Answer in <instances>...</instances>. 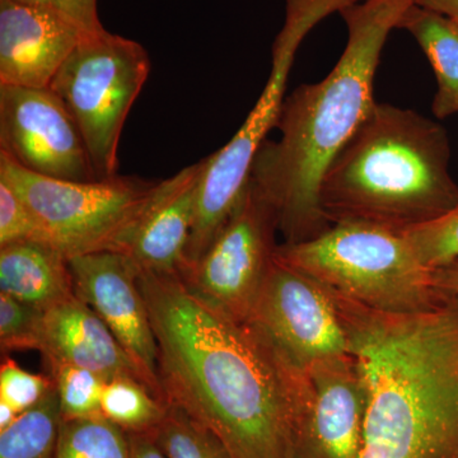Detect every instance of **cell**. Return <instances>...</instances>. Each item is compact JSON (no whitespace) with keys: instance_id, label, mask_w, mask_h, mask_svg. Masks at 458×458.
Wrapping results in <instances>:
<instances>
[{"instance_id":"2e32d148","label":"cell","mask_w":458,"mask_h":458,"mask_svg":"<svg viewBox=\"0 0 458 458\" xmlns=\"http://www.w3.org/2000/svg\"><path fill=\"white\" fill-rule=\"evenodd\" d=\"M38 352L49 367H80L106 382L129 377L140 379L148 387L146 378L110 328L77 295L45 311Z\"/></svg>"},{"instance_id":"7c38bea8","label":"cell","mask_w":458,"mask_h":458,"mask_svg":"<svg viewBox=\"0 0 458 458\" xmlns=\"http://www.w3.org/2000/svg\"><path fill=\"white\" fill-rule=\"evenodd\" d=\"M69 267L75 295L98 313L150 391L164 401L156 336L140 288V270L128 256L114 251L74 256L69 259Z\"/></svg>"},{"instance_id":"3957f363","label":"cell","mask_w":458,"mask_h":458,"mask_svg":"<svg viewBox=\"0 0 458 458\" xmlns=\"http://www.w3.org/2000/svg\"><path fill=\"white\" fill-rule=\"evenodd\" d=\"M414 0H361L340 12L348 42L327 78L302 84L284 98L276 119L278 140H265L251 179L267 198L285 243L327 232L318 203L325 171L375 106L373 87L388 35Z\"/></svg>"},{"instance_id":"f1b7e54d","label":"cell","mask_w":458,"mask_h":458,"mask_svg":"<svg viewBox=\"0 0 458 458\" xmlns=\"http://www.w3.org/2000/svg\"><path fill=\"white\" fill-rule=\"evenodd\" d=\"M131 458H167L149 433H128Z\"/></svg>"},{"instance_id":"e0dca14e","label":"cell","mask_w":458,"mask_h":458,"mask_svg":"<svg viewBox=\"0 0 458 458\" xmlns=\"http://www.w3.org/2000/svg\"><path fill=\"white\" fill-rule=\"evenodd\" d=\"M0 291L47 311L75 295L69 259L38 241L0 247Z\"/></svg>"},{"instance_id":"d6986e66","label":"cell","mask_w":458,"mask_h":458,"mask_svg":"<svg viewBox=\"0 0 458 458\" xmlns=\"http://www.w3.org/2000/svg\"><path fill=\"white\" fill-rule=\"evenodd\" d=\"M60 423L62 411L54 386L38 405L0 430V458H56Z\"/></svg>"},{"instance_id":"1f68e13d","label":"cell","mask_w":458,"mask_h":458,"mask_svg":"<svg viewBox=\"0 0 458 458\" xmlns=\"http://www.w3.org/2000/svg\"><path fill=\"white\" fill-rule=\"evenodd\" d=\"M9 2L31 5V7L53 9V11L62 12L66 16L64 0H9Z\"/></svg>"},{"instance_id":"d4e9b609","label":"cell","mask_w":458,"mask_h":458,"mask_svg":"<svg viewBox=\"0 0 458 458\" xmlns=\"http://www.w3.org/2000/svg\"><path fill=\"white\" fill-rule=\"evenodd\" d=\"M44 310L0 293V345L3 352L40 349Z\"/></svg>"},{"instance_id":"5bb4252c","label":"cell","mask_w":458,"mask_h":458,"mask_svg":"<svg viewBox=\"0 0 458 458\" xmlns=\"http://www.w3.org/2000/svg\"><path fill=\"white\" fill-rule=\"evenodd\" d=\"M86 32L62 12L0 0V87L49 89Z\"/></svg>"},{"instance_id":"603a6c76","label":"cell","mask_w":458,"mask_h":458,"mask_svg":"<svg viewBox=\"0 0 458 458\" xmlns=\"http://www.w3.org/2000/svg\"><path fill=\"white\" fill-rule=\"evenodd\" d=\"M49 369L59 396L62 419L102 414V393L106 384L104 378L89 369L68 364H57Z\"/></svg>"},{"instance_id":"44dd1931","label":"cell","mask_w":458,"mask_h":458,"mask_svg":"<svg viewBox=\"0 0 458 458\" xmlns=\"http://www.w3.org/2000/svg\"><path fill=\"white\" fill-rule=\"evenodd\" d=\"M56 458H131L129 434L102 414L62 419Z\"/></svg>"},{"instance_id":"83f0119b","label":"cell","mask_w":458,"mask_h":458,"mask_svg":"<svg viewBox=\"0 0 458 458\" xmlns=\"http://www.w3.org/2000/svg\"><path fill=\"white\" fill-rule=\"evenodd\" d=\"M66 16L82 27L84 31L93 32L104 29L99 22L98 0H64Z\"/></svg>"},{"instance_id":"4fadbf2b","label":"cell","mask_w":458,"mask_h":458,"mask_svg":"<svg viewBox=\"0 0 458 458\" xmlns=\"http://www.w3.org/2000/svg\"><path fill=\"white\" fill-rule=\"evenodd\" d=\"M304 379L297 458H360L366 391L352 355L316 361Z\"/></svg>"},{"instance_id":"cb8c5ba5","label":"cell","mask_w":458,"mask_h":458,"mask_svg":"<svg viewBox=\"0 0 458 458\" xmlns=\"http://www.w3.org/2000/svg\"><path fill=\"white\" fill-rule=\"evenodd\" d=\"M428 270L458 260V205L436 221L403 232Z\"/></svg>"},{"instance_id":"ba28073f","label":"cell","mask_w":458,"mask_h":458,"mask_svg":"<svg viewBox=\"0 0 458 458\" xmlns=\"http://www.w3.org/2000/svg\"><path fill=\"white\" fill-rule=\"evenodd\" d=\"M273 207L250 179L242 197L194 264L180 278L197 297L237 322H249L278 245Z\"/></svg>"},{"instance_id":"6da1fadb","label":"cell","mask_w":458,"mask_h":458,"mask_svg":"<svg viewBox=\"0 0 458 458\" xmlns=\"http://www.w3.org/2000/svg\"><path fill=\"white\" fill-rule=\"evenodd\" d=\"M168 405L182 409L232 458H297L306 379L249 322L205 303L179 274L140 273Z\"/></svg>"},{"instance_id":"f546056e","label":"cell","mask_w":458,"mask_h":458,"mask_svg":"<svg viewBox=\"0 0 458 458\" xmlns=\"http://www.w3.org/2000/svg\"><path fill=\"white\" fill-rule=\"evenodd\" d=\"M432 283L442 291L458 293V260L432 270Z\"/></svg>"},{"instance_id":"4316f807","label":"cell","mask_w":458,"mask_h":458,"mask_svg":"<svg viewBox=\"0 0 458 458\" xmlns=\"http://www.w3.org/2000/svg\"><path fill=\"white\" fill-rule=\"evenodd\" d=\"M54 386L53 377L35 375L21 369L14 360H5L0 367V401L18 414L38 405Z\"/></svg>"},{"instance_id":"9a60e30c","label":"cell","mask_w":458,"mask_h":458,"mask_svg":"<svg viewBox=\"0 0 458 458\" xmlns=\"http://www.w3.org/2000/svg\"><path fill=\"white\" fill-rule=\"evenodd\" d=\"M207 158L158 181L122 254L140 273L179 274L197 214Z\"/></svg>"},{"instance_id":"7a4b0ae2","label":"cell","mask_w":458,"mask_h":458,"mask_svg":"<svg viewBox=\"0 0 458 458\" xmlns=\"http://www.w3.org/2000/svg\"><path fill=\"white\" fill-rule=\"evenodd\" d=\"M331 297L366 391L360 458H458V293L406 313Z\"/></svg>"},{"instance_id":"4dcf8cb0","label":"cell","mask_w":458,"mask_h":458,"mask_svg":"<svg viewBox=\"0 0 458 458\" xmlns=\"http://www.w3.org/2000/svg\"><path fill=\"white\" fill-rule=\"evenodd\" d=\"M414 4L458 22V0H414Z\"/></svg>"},{"instance_id":"30bf717a","label":"cell","mask_w":458,"mask_h":458,"mask_svg":"<svg viewBox=\"0 0 458 458\" xmlns=\"http://www.w3.org/2000/svg\"><path fill=\"white\" fill-rule=\"evenodd\" d=\"M269 80L234 137L207 157L183 269L197 262L228 221L251 179L252 165L267 132L276 128L297 51L274 47ZM182 270V269H181Z\"/></svg>"},{"instance_id":"7402d4cb","label":"cell","mask_w":458,"mask_h":458,"mask_svg":"<svg viewBox=\"0 0 458 458\" xmlns=\"http://www.w3.org/2000/svg\"><path fill=\"white\" fill-rule=\"evenodd\" d=\"M149 434L167 458H232L208 428L174 405L167 403L165 418Z\"/></svg>"},{"instance_id":"d6a6232c","label":"cell","mask_w":458,"mask_h":458,"mask_svg":"<svg viewBox=\"0 0 458 458\" xmlns=\"http://www.w3.org/2000/svg\"><path fill=\"white\" fill-rule=\"evenodd\" d=\"M16 410L9 406L8 403L0 401V430L7 429L18 418Z\"/></svg>"},{"instance_id":"52a82bcc","label":"cell","mask_w":458,"mask_h":458,"mask_svg":"<svg viewBox=\"0 0 458 458\" xmlns=\"http://www.w3.org/2000/svg\"><path fill=\"white\" fill-rule=\"evenodd\" d=\"M5 181L36 214L50 242L71 259L123 252L158 181L137 176L77 182L32 174L0 153Z\"/></svg>"},{"instance_id":"277c9868","label":"cell","mask_w":458,"mask_h":458,"mask_svg":"<svg viewBox=\"0 0 458 458\" xmlns=\"http://www.w3.org/2000/svg\"><path fill=\"white\" fill-rule=\"evenodd\" d=\"M450 158L441 123L376 102L325 171L319 208L331 225L360 222L403 233L457 207Z\"/></svg>"},{"instance_id":"5b68a950","label":"cell","mask_w":458,"mask_h":458,"mask_svg":"<svg viewBox=\"0 0 458 458\" xmlns=\"http://www.w3.org/2000/svg\"><path fill=\"white\" fill-rule=\"evenodd\" d=\"M276 255L334 297L376 311H424L445 294L405 234L367 223H336L312 240L278 245Z\"/></svg>"},{"instance_id":"484cf974","label":"cell","mask_w":458,"mask_h":458,"mask_svg":"<svg viewBox=\"0 0 458 458\" xmlns=\"http://www.w3.org/2000/svg\"><path fill=\"white\" fill-rule=\"evenodd\" d=\"M25 241L51 243L31 208L5 181L0 180V247Z\"/></svg>"},{"instance_id":"ac0fdd59","label":"cell","mask_w":458,"mask_h":458,"mask_svg":"<svg viewBox=\"0 0 458 458\" xmlns=\"http://www.w3.org/2000/svg\"><path fill=\"white\" fill-rule=\"evenodd\" d=\"M420 45L437 80L432 111L437 119L458 114V22L412 4L400 21Z\"/></svg>"},{"instance_id":"9c48e42d","label":"cell","mask_w":458,"mask_h":458,"mask_svg":"<svg viewBox=\"0 0 458 458\" xmlns=\"http://www.w3.org/2000/svg\"><path fill=\"white\" fill-rule=\"evenodd\" d=\"M249 324L300 372L316 361L349 354L333 297L311 276L276 255Z\"/></svg>"},{"instance_id":"ffe728a7","label":"cell","mask_w":458,"mask_h":458,"mask_svg":"<svg viewBox=\"0 0 458 458\" xmlns=\"http://www.w3.org/2000/svg\"><path fill=\"white\" fill-rule=\"evenodd\" d=\"M167 403L140 379L122 377L105 384L101 412L126 433H150L165 418Z\"/></svg>"},{"instance_id":"8992f818","label":"cell","mask_w":458,"mask_h":458,"mask_svg":"<svg viewBox=\"0 0 458 458\" xmlns=\"http://www.w3.org/2000/svg\"><path fill=\"white\" fill-rule=\"evenodd\" d=\"M149 73L140 42L102 29L84 33L50 84L82 132L98 180L119 174L123 123Z\"/></svg>"},{"instance_id":"8fae6325","label":"cell","mask_w":458,"mask_h":458,"mask_svg":"<svg viewBox=\"0 0 458 458\" xmlns=\"http://www.w3.org/2000/svg\"><path fill=\"white\" fill-rule=\"evenodd\" d=\"M0 153L41 176L98 180L82 132L50 89L0 87Z\"/></svg>"}]
</instances>
